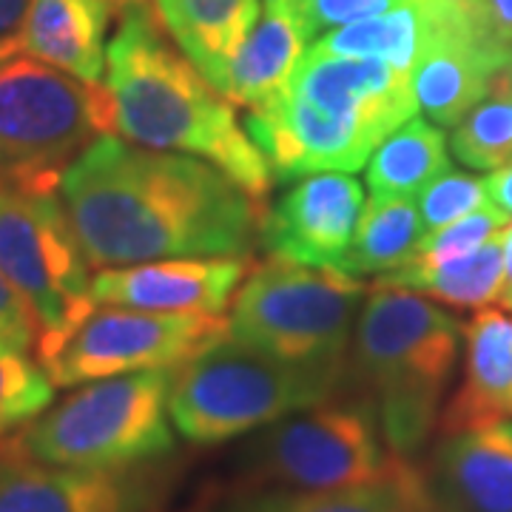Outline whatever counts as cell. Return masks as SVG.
Masks as SVG:
<instances>
[{
  "label": "cell",
  "mask_w": 512,
  "mask_h": 512,
  "mask_svg": "<svg viewBox=\"0 0 512 512\" xmlns=\"http://www.w3.org/2000/svg\"><path fill=\"white\" fill-rule=\"evenodd\" d=\"M481 26V32L493 43L512 52V0H464Z\"/></svg>",
  "instance_id": "1f68e13d"
},
{
  "label": "cell",
  "mask_w": 512,
  "mask_h": 512,
  "mask_svg": "<svg viewBox=\"0 0 512 512\" xmlns=\"http://www.w3.org/2000/svg\"><path fill=\"white\" fill-rule=\"evenodd\" d=\"M447 137L436 123L410 117L390 131L367 160V188L373 200H416L421 188L450 171Z\"/></svg>",
  "instance_id": "cb8c5ba5"
},
{
  "label": "cell",
  "mask_w": 512,
  "mask_h": 512,
  "mask_svg": "<svg viewBox=\"0 0 512 512\" xmlns=\"http://www.w3.org/2000/svg\"><path fill=\"white\" fill-rule=\"evenodd\" d=\"M32 0H0V63L23 49V32Z\"/></svg>",
  "instance_id": "d6a6232c"
},
{
  "label": "cell",
  "mask_w": 512,
  "mask_h": 512,
  "mask_svg": "<svg viewBox=\"0 0 512 512\" xmlns=\"http://www.w3.org/2000/svg\"><path fill=\"white\" fill-rule=\"evenodd\" d=\"M464 342V376L439 416L444 436L510 421L512 319L501 311H478L464 328Z\"/></svg>",
  "instance_id": "e0dca14e"
},
{
  "label": "cell",
  "mask_w": 512,
  "mask_h": 512,
  "mask_svg": "<svg viewBox=\"0 0 512 512\" xmlns=\"http://www.w3.org/2000/svg\"><path fill=\"white\" fill-rule=\"evenodd\" d=\"M501 305L510 311L512 308V222L504 228V293Z\"/></svg>",
  "instance_id": "e575fe53"
},
{
  "label": "cell",
  "mask_w": 512,
  "mask_h": 512,
  "mask_svg": "<svg viewBox=\"0 0 512 512\" xmlns=\"http://www.w3.org/2000/svg\"><path fill=\"white\" fill-rule=\"evenodd\" d=\"M419 114L413 77L376 57L308 49L288 83L248 111L245 126L279 180L359 171L390 131Z\"/></svg>",
  "instance_id": "3957f363"
},
{
  "label": "cell",
  "mask_w": 512,
  "mask_h": 512,
  "mask_svg": "<svg viewBox=\"0 0 512 512\" xmlns=\"http://www.w3.org/2000/svg\"><path fill=\"white\" fill-rule=\"evenodd\" d=\"M89 265L57 191L0 188V271L35 316L40 362L97 308Z\"/></svg>",
  "instance_id": "9c48e42d"
},
{
  "label": "cell",
  "mask_w": 512,
  "mask_h": 512,
  "mask_svg": "<svg viewBox=\"0 0 512 512\" xmlns=\"http://www.w3.org/2000/svg\"><path fill=\"white\" fill-rule=\"evenodd\" d=\"M510 311H512V308H510Z\"/></svg>",
  "instance_id": "74e56055"
},
{
  "label": "cell",
  "mask_w": 512,
  "mask_h": 512,
  "mask_svg": "<svg viewBox=\"0 0 512 512\" xmlns=\"http://www.w3.org/2000/svg\"><path fill=\"white\" fill-rule=\"evenodd\" d=\"M447 0H404L402 6L330 29L313 43V52L333 57H376L413 77V69L439 35Z\"/></svg>",
  "instance_id": "44dd1931"
},
{
  "label": "cell",
  "mask_w": 512,
  "mask_h": 512,
  "mask_svg": "<svg viewBox=\"0 0 512 512\" xmlns=\"http://www.w3.org/2000/svg\"><path fill=\"white\" fill-rule=\"evenodd\" d=\"M311 26L299 0H262L259 20L245 37L225 83L234 106L254 109L276 94L311 49Z\"/></svg>",
  "instance_id": "d6986e66"
},
{
  "label": "cell",
  "mask_w": 512,
  "mask_h": 512,
  "mask_svg": "<svg viewBox=\"0 0 512 512\" xmlns=\"http://www.w3.org/2000/svg\"><path fill=\"white\" fill-rule=\"evenodd\" d=\"M55 399L46 367L26 350L0 348V439L18 433Z\"/></svg>",
  "instance_id": "4316f807"
},
{
  "label": "cell",
  "mask_w": 512,
  "mask_h": 512,
  "mask_svg": "<svg viewBox=\"0 0 512 512\" xmlns=\"http://www.w3.org/2000/svg\"><path fill=\"white\" fill-rule=\"evenodd\" d=\"M402 3L404 0H299L313 35L348 26L356 20L376 18Z\"/></svg>",
  "instance_id": "f546056e"
},
{
  "label": "cell",
  "mask_w": 512,
  "mask_h": 512,
  "mask_svg": "<svg viewBox=\"0 0 512 512\" xmlns=\"http://www.w3.org/2000/svg\"><path fill=\"white\" fill-rule=\"evenodd\" d=\"M510 69H512V66H510Z\"/></svg>",
  "instance_id": "8d00e7d4"
},
{
  "label": "cell",
  "mask_w": 512,
  "mask_h": 512,
  "mask_svg": "<svg viewBox=\"0 0 512 512\" xmlns=\"http://www.w3.org/2000/svg\"><path fill=\"white\" fill-rule=\"evenodd\" d=\"M484 183H487L490 202H495L498 208H504L507 214H512V160L504 168L493 171Z\"/></svg>",
  "instance_id": "836d02e7"
},
{
  "label": "cell",
  "mask_w": 512,
  "mask_h": 512,
  "mask_svg": "<svg viewBox=\"0 0 512 512\" xmlns=\"http://www.w3.org/2000/svg\"><path fill=\"white\" fill-rule=\"evenodd\" d=\"M234 512H439L427 473L413 467L410 458L399 464L379 481L356 484L345 490H322V493H265L251 498Z\"/></svg>",
  "instance_id": "7402d4cb"
},
{
  "label": "cell",
  "mask_w": 512,
  "mask_h": 512,
  "mask_svg": "<svg viewBox=\"0 0 512 512\" xmlns=\"http://www.w3.org/2000/svg\"><path fill=\"white\" fill-rule=\"evenodd\" d=\"M174 373L177 367H160L83 384L0 439V456L72 470H120L168 456Z\"/></svg>",
  "instance_id": "5b68a950"
},
{
  "label": "cell",
  "mask_w": 512,
  "mask_h": 512,
  "mask_svg": "<svg viewBox=\"0 0 512 512\" xmlns=\"http://www.w3.org/2000/svg\"><path fill=\"white\" fill-rule=\"evenodd\" d=\"M157 15L197 72L225 94L245 37L259 20L262 0H154Z\"/></svg>",
  "instance_id": "ffe728a7"
},
{
  "label": "cell",
  "mask_w": 512,
  "mask_h": 512,
  "mask_svg": "<svg viewBox=\"0 0 512 512\" xmlns=\"http://www.w3.org/2000/svg\"><path fill=\"white\" fill-rule=\"evenodd\" d=\"M128 0H32L23 52L86 83H103L106 32Z\"/></svg>",
  "instance_id": "ac0fdd59"
},
{
  "label": "cell",
  "mask_w": 512,
  "mask_h": 512,
  "mask_svg": "<svg viewBox=\"0 0 512 512\" xmlns=\"http://www.w3.org/2000/svg\"><path fill=\"white\" fill-rule=\"evenodd\" d=\"M487 202H490L487 183L473 177V174L453 171V168L447 174L436 177L427 188H421V194L416 197L421 222H424L427 234L453 225L461 217L484 208Z\"/></svg>",
  "instance_id": "f1b7e54d"
},
{
  "label": "cell",
  "mask_w": 512,
  "mask_h": 512,
  "mask_svg": "<svg viewBox=\"0 0 512 512\" xmlns=\"http://www.w3.org/2000/svg\"><path fill=\"white\" fill-rule=\"evenodd\" d=\"M427 481L439 512H512V421L444 436Z\"/></svg>",
  "instance_id": "2e32d148"
},
{
  "label": "cell",
  "mask_w": 512,
  "mask_h": 512,
  "mask_svg": "<svg viewBox=\"0 0 512 512\" xmlns=\"http://www.w3.org/2000/svg\"><path fill=\"white\" fill-rule=\"evenodd\" d=\"M362 211L359 180L345 171H319L302 177L265 211L259 239L276 259L342 271Z\"/></svg>",
  "instance_id": "4fadbf2b"
},
{
  "label": "cell",
  "mask_w": 512,
  "mask_h": 512,
  "mask_svg": "<svg viewBox=\"0 0 512 512\" xmlns=\"http://www.w3.org/2000/svg\"><path fill=\"white\" fill-rule=\"evenodd\" d=\"M427 234L416 200H373L365 205L362 220L342 262L350 276H384L407 265Z\"/></svg>",
  "instance_id": "d4e9b609"
},
{
  "label": "cell",
  "mask_w": 512,
  "mask_h": 512,
  "mask_svg": "<svg viewBox=\"0 0 512 512\" xmlns=\"http://www.w3.org/2000/svg\"><path fill=\"white\" fill-rule=\"evenodd\" d=\"M114 131L109 86L35 57L0 63V188L57 191L66 168Z\"/></svg>",
  "instance_id": "52a82bcc"
},
{
  "label": "cell",
  "mask_w": 512,
  "mask_h": 512,
  "mask_svg": "<svg viewBox=\"0 0 512 512\" xmlns=\"http://www.w3.org/2000/svg\"><path fill=\"white\" fill-rule=\"evenodd\" d=\"M168 481L154 461L72 470L0 456V512H163Z\"/></svg>",
  "instance_id": "7c38bea8"
},
{
  "label": "cell",
  "mask_w": 512,
  "mask_h": 512,
  "mask_svg": "<svg viewBox=\"0 0 512 512\" xmlns=\"http://www.w3.org/2000/svg\"><path fill=\"white\" fill-rule=\"evenodd\" d=\"M342 376L288 365L231 336L177 367L168 416L194 444H220L330 402Z\"/></svg>",
  "instance_id": "ba28073f"
},
{
  "label": "cell",
  "mask_w": 512,
  "mask_h": 512,
  "mask_svg": "<svg viewBox=\"0 0 512 512\" xmlns=\"http://www.w3.org/2000/svg\"><path fill=\"white\" fill-rule=\"evenodd\" d=\"M510 222L512 217L504 208H498L495 202H487L484 208L461 217L453 225L439 228L433 234H424L419 251H416V256L410 262L413 265H441V262L461 259V256L478 251L495 234H501Z\"/></svg>",
  "instance_id": "83f0119b"
},
{
  "label": "cell",
  "mask_w": 512,
  "mask_h": 512,
  "mask_svg": "<svg viewBox=\"0 0 512 512\" xmlns=\"http://www.w3.org/2000/svg\"><path fill=\"white\" fill-rule=\"evenodd\" d=\"M365 293L359 276L274 256L234 293L228 336L279 362L345 379Z\"/></svg>",
  "instance_id": "8992f818"
},
{
  "label": "cell",
  "mask_w": 512,
  "mask_h": 512,
  "mask_svg": "<svg viewBox=\"0 0 512 512\" xmlns=\"http://www.w3.org/2000/svg\"><path fill=\"white\" fill-rule=\"evenodd\" d=\"M228 336V319L217 313H154L131 308H94L63 342L46 367L55 387L180 367Z\"/></svg>",
  "instance_id": "8fae6325"
},
{
  "label": "cell",
  "mask_w": 512,
  "mask_h": 512,
  "mask_svg": "<svg viewBox=\"0 0 512 512\" xmlns=\"http://www.w3.org/2000/svg\"><path fill=\"white\" fill-rule=\"evenodd\" d=\"M57 197L97 268L245 256L262 205L217 165L100 134L60 177Z\"/></svg>",
  "instance_id": "6da1fadb"
},
{
  "label": "cell",
  "mask_w": 512,
  "mask_h": 512,
  "mask_svg": "<svg viewBox=\"0 0 512 512\" xmlns=\"http://www.w3.org/2000/svg\"><path fill=\"white\" fill-rule=\"evenodd\" d=\"M148 0H128L106 52V86L114 100L117 134L154 151L188 154L217 165L251 197L274 183L265 157L220 94L163 32Z\"/></svg>",
  "instance_id": "7a4b0ae2"
},
{
  "label": "cell",
  "mask_w": 512,
  "mask_h": 512,
  "mask_svg": "<svg viewBox=\"0 0 512 512\" xmlns=\"http://www.w3.org/2000/svg\"><path fill=\"white\" fill-rule=\"evenodd\" d=\"M373 285L419 293L450 308H487L501 302L504 293V231L461 259L441 265L407 262L399 271L379 276Z\"/></svg>",
  "instance_id": "603a6c76"
},
{
  "label": "cell",
  "mask_w": 512,
  "mask_h": 512,
  "mask_svg": "<svg viewBox=\"0 0 512 512\" xmlns=\"http://www.w3.org/2000/svg\"><path fill=\"white\" fill-rule=\"evenodd\" d=\"M458 160L478 171H498L512 160V69L493 80L490 94L450 134Z\"/></svg>",
  "instance_id": "484cf974"
},
{
  "label": "cell",
  "mask_w": 512,
  "mask_h": 512,
  "mask_svg": "<svg viewBox=\"0 0 512 512\" xmlns=\"http://www.w3.org/2000/svg\"><path fill=\"white\" fill-rule=\"evenodd\" d=\"M251 271L245 256L163 259L103 268L92 279L97 305L154 313H217L234 299Z\"/></svg>",
  "instance_id": "9a60e30c"
},
{
  "label": "cell",
  "mask_w": 512,
  "mask_h": 512,
  "mask_svg": "<svg viewBox=\"0 0 512 512\" xmlns=\"http://www.w3.org/2000/svg\"><path fill=\"white\" fill-rule=\"evenodd\" d=\"M37 345V322L23 296L0 271V348L29 350Z\"/></svg>",
  "instance_id": "4dcf8cb0"
},
{
  "label": "cell",
  "mask_w": 512,
  "mask_h": 512,
  "mask_svg": "<svg viewBox=\"0 0 512 512\" xmlns=\"http://www.w3.org/2000/svg\"><path fill=\"white\" fill-rule=\"evenodd\" d=\"M461 339V322L439 302L402 288H370L345 376L359 384L396 456H416L436 430Z\"/></svg>",
  "instance_id": "277c9868"
},
{
  "label": "cell",
  "mask_w": 512,
  "mask_h": 512,
  "mask_svg": "<svg viewBox=\"0 0 512 512\" xmlns=\"http://www.w3.org/2000/svg\"><path fill=\"white\" fill-rule=\"evenodd\" d=\"M512 66V52L481 32L464 0H447L439 35L413 69L419 109L436 126H458Z\"/></svg>",
  "instance_id": "5bb4252c"
},
{
  "label": "cell",
  "mask_w": 512,
  "mask_h": 512,
  "mask_svg": "<svg viewBox=\"0 0 512 512\" xmlns=\"http://www.w3.org/2000/svg\"><path fill=\"white\" fill-rule=\"evenodd\" d=\"M510 419H512V399H510Z\"/></svg>",
  "instance_id": "d590c367"
},
{
  "label": "cell",
  "mask_w": 512,
  "mask_h": 512,
  "mask_svg": "<svg viewBox=\"0 0 512 512\" xmlns=\"http://www.w3.org/2000/svg\"><path fill=\"white\" fill-rule=\"evenodd\" d=\"M399 458L387 447L373 407L356 399L316 404L268 424L248 447L245 470L256 484L322 493L379 481Z\"/></svg>",
  "instance_id": "30bf717a"
}]
</instances>
